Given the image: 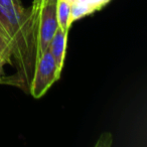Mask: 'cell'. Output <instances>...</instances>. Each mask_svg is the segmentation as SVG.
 <instances>
[{
    "instance_id": "1",
    "label": "cell",
    "mask_w": 147,
    "mask_h": 147,
    "mask_svg": "<svg viewBox=\"0 0 147 147\" xmlns=\"http://www.w3.org/2000/svg\"><path fill=\"white\" fill-rule=\"evenodd\" d=\"M6 65L14 69L9 84L29 93L36 65L32 9L0 0V71Z\"/></svg>"
},
{
    "instance_id": "2",
    "label": "cell",
    "mask_w": 147,
    "mask_h": 147,
    "mask_svg": "<svg viewBox=\"0 0 147 147\" xmlns=\"http://www.w3.org/2000/svg\"><path fill=\"white\" fill-rule=\"evenodd\" d=\"M33 27L36 41V61L49 49V42L59 27L57 4H47L43 0H33L31 4Z\"/></svg>"
},
{
    "instance_id": "3",
    "label": "cell",
    "mask_w": 147,
    "mask_h": 147,
    "mask_svg": "<svg viewBox=\"0 0 147 147\" xmlns=\"http://www.w3.org/2000/svg\"><path fill=\"white\" fill-rule=\"evenodd\" d=\"M61 77L57 65L49 49L37 59L29 93L34 99H39Z\"/></svg>"
},
{
    "instance_id": "4",
    "label": "cell",
    "mask_w": 147,
    "mask_h": 147,
    "mask_svg": "<svg viewBox=\"0 0 147 147\" xmlns=\"http://www.w3.org/2000/svg\"><path fill=\"white\" fill-rule=\"evenodd\" d=\"M111 0H69L71 4V22L86 17L107 5Z\"/></svg>"
},
{
    "instance_id": "5",
    "label": "cell",
    "mask_w": 147,
    "mask_h": 147,
    "mask_svg": "<svg viewBox=\"0 0 147 147\" xmlns=\"http://www.w3.org/2000/svg\"><path fill=\"white\" fill-rule=\"evenodd\" d=\"M67 33L69 31L63 30L61 27H57L51 38L49 45V51H51L53 59L57 65V71L61 73V69L63 67L65 63V51H67Z\"/></svg>"
},
{
    "instance_id": "6",
    "label": "cell",
    "mask_w": 147,
    "mask_h": 147,
    "mask_svg": "<svg viewBox=\"0 0 147 147\" xmlns=\"http://www.w3.org/2000/svg\"><path fill=\"white\" fill-rule=\"evenodd\" d=\"M57 24L63 30L69 31L71 26V4L69 0H57Z\"/></svg>"
},
{
    "instance_id": "7",
    "label": "cell",
    "mask_w": 147,
    "mask_h": 147,
    "mask_svg": "<svg viewBox=\"0 0 147 147\" xmlns=\"http://www.w3.org/2000/svg\"><path fill=\"white\" fill-rule=\"evenodd\" d=\"M57 0H43V3L47 4H57Z\"/></svg>"
},
{
    "instance_id": "8",
    "label": "cell",
    "mask_w": 147,
    "mask_h": 147,
    "mask_svg": "<svg viewBox=\"0 0 147 147\" xmlns=\"http://www.w3.org/2000/svg\"><path fill=\"white\" fill-rule=\"evenodd\" d=\"M7 1H11V2L16 3V4H22V3H21V0H7Z\"/></svg>"
}]
</instances>
